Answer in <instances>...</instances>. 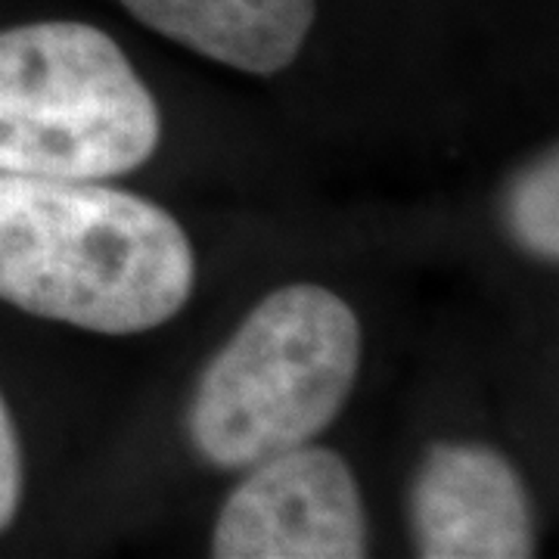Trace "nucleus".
I'll list each match as a JSON object with an SVG mask.
<instances>
[{"label": "nucleus", "mask_w": 559, "mask_h": 559, "mask_svg": "<svg viewBox=\"0 0 559 559\" xmlns=\"http://www.w3.org/2000/svg\"><path fill=\"white\" fill-rule=\"evenodd\" d=\"M193 280V246L156 202L100 180L0 175V301L124 336L175 318Z\"/></svg>", "instance_id": "1"}, {"label": "nucleus", "mask_w": 559, "mask_h": 559, "mask_svg": "<svg viewBox=\"0 0 559 559\" xmlns=\"http://www.w3.org/2000/svg\"><path fill=\"white\" fill-rule=\"evenodd\" d=\"M358 364L348 301L314 283L271 293L202 370L187 414L197 454L240 473L318 439L340 417Z\"/></svg>", "instance_id": "2"}, {"label": "nucleus", "mask_w": 559, "mask_h": 559, "mask_svg": "<svg viewBox=\"0 0 559 559\" xmlns=\"http://www.w3.org/2000/svg\"><path fill=\"white\" fill-rule=\"evenodd\" d=\"M150 87L124 50L87 22L0 32V175L106 180L159 146Z\"/></svg>", "instance_id": "3"}, {"label": "nucleus", "mask_w": 559, "mask_h": 559, "mask_svg": "<svg viewBox=\"0 0 559 559\" xmlns=\"http://www.w3.org/2000/svg\"><path fill=\"white\" fill-rule=\"evenodd\" d=\"M367 547V513L348 463L308 444L249 466L212 535L218 559H360Z\"/></svg>", "instance_id": "4"}, {"label": "nucleus", "mask_w": 559, "mask_h": 559, "mask_svg": "<svg viewBox=\"0 0 559 559\" xmlns=\"http://www.w3.org/2000/svg\"><path fill=\"white\" fill-rule=\"evenodd\" d=\"M411 532L426 559L535 557V516L516 466L491 444H432L411 485Z\"/></svg>", "instance_id": "5"}, {"label": "nucleus", "mask_w": 559, "mask_h": 559, "mask_svg": "<svg viewBox=\"0 0 559 559\" xmlns=\"http://www.w3.org/2000/svg\"><path fill=\"white\" fill-rule=\"evenodd\" d=\"M168 40L252 75H274L299 57L318 0H119Z\"/></svg>", "instance_id": "6"}, {"label": "nucleus", "mask_w": 559, "mask_h": 559, "mask_svg": "<svg viewBox=\"0 0 559 559\" xmlns=\"http://www.w3.org/2000/svg\"><path fill=\"white\" fill-rule=\"evenodd\" d=\"M559 165L557 153H544L507 193V227L522 249L544 261L559 259Z\"/></svg>", "instance_id": "7"}, {"label": "nucleus", "mask_w": 559, "mask_h": 559, "mask_svg": "<svg viewBox=\"0 0 559 559\" xmlns=\"http://www.w3.org/2000/svg\"><path fill=\"white\" fill-rule=\"evenodd\" d=\"M22 500V448L16 436V423L10 407L0 395V532L16 520Z\"/></svg>", "instance_id": "8"}]
</instances>
